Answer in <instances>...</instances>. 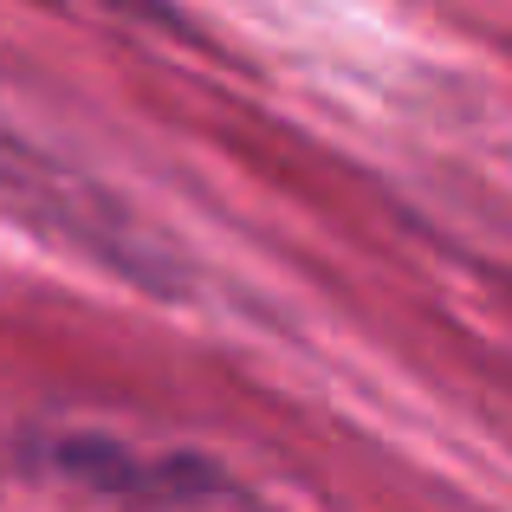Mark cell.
<instances>
[{"mask_svg": "<svg viewBox=\"0 0 512 512\" xmlns=\"http://www.w3.org/2000/svg\"><path fill=\"white\" fill-rule=\"evenodd\" d=\"M46 467L78 487H98V493H150V500H175V493H234L221 474H208L201 461L188 454H169V461H150V454H130L111 448L98 435H72V441H46Z\"/></svg>", "mask_w": 512, "mask_h": 512, "instance_id": "6da1fadb", "label": "cell"}]
</instances>
